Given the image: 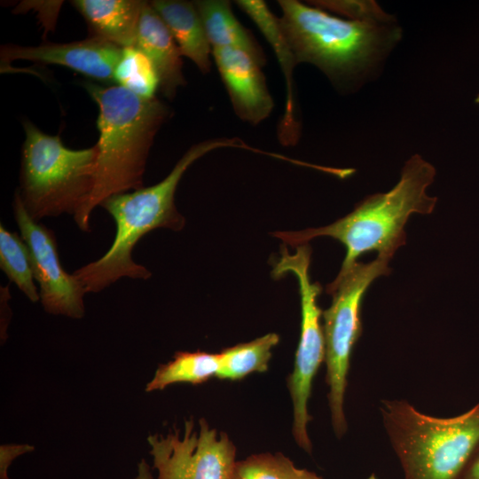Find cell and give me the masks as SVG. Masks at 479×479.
Instances as JSON below:
<instances>
[{
  "label": "cell",
  "mask_w": 479,
  "mask_h": 479,
  "mask_svg": "<svg viewBox=\"0 0 479 479\" xmlns=\"http://www.w3.org/2000/svg\"><path fill=\"white\" fill-rule=\"evenodd\" d=\"M460 479H479V444L467 462Z\"/></svg>",
  "instance_id": "d4e9b609"
},
{
  "label": "cell",
  "mask_w": 479,
  "mask_h": 479,
  "mask_svg": "<svg viewBox=\"0 0 479 479\" xmlns=\"http://www.w3.org/2000/svg\"><path fill=\"white\" fill-rule=\"evenodd\" d=\"M315 7L326 12L342 14L348 20H375L392 22L394 20L385 13L373 1H310Z\"/></svg>",
  "instance_id": "603a6c76"
},
{
  "label": "cell",
  "mask_w": 479,
  "mask_h": 479,
  "mask_svg": "<svg viewBox=\"0 0 479 479\" xmlns=\"http://www.w3.org/2000/svg\"><path fill=\"white\" fill-rule=\"evenodd\" d=\"M193 3L212 49H239L248 53L262 67L266 64L263 48L251 31L238 20L230 1L196 0Z\"/></svg>",
  "instance_id": "e0dca14e"
},
{
  "label": "cell",
  "mask_w": 479,
  "mask_h": 479,
  "mask_svg": "<svg viewBox=\"0 0 479 479\" xmlns=\"http://www.w3.org/2000/svg\"><path fill=\"white\" fill-rule=\"evenodd\" d=\"M140 0H75L74 7L86 20L90 36L122 49L135 47L142 7Z\"/></svg>",
  "instance_id": "9a60e30c"
},
{
  "label": "cell",
  "mask_w": 479,
  "mask_h": 479,
  "mask_svg": "<svg viewBox=\"0 0 479 479\" xmlns=\"http://www.w3.org/2000/svg\"><path fill=\"white\" fill-rule=\"evenodd\" d=\"M279 342V336L269 333L253 341L239 343L223 349L219 354L216 378L238 381L252 373L268 370L271 349Z\"/></svg>",
  "instance_id": "d6986e66"
},
{
  "label": "cell",
  "mask_w": 479,
  "mask_h": 479,
  "mask_svg": "<svg viewBox=\"0 0 479 479\" xmlns=\"http://www.w3.org/2000/svg\"><path fill=\"white\" fill-rule=\"evenodd\" d=\"M23 128L18 192L26 211L36 222L63 214L75 216L94 188L96 146L67 148L59 136L43 132L28 120Z\"/></svg>",
  "instance_id": "8992f818"
},
{
  "label": "cell",
  "mask_w": 479,
  "mask_h": 479,
  "mask_svg": "<svg viewBox=\"0 0 479 479\" xmlns=\"http://www.w3.org/2000/svg\"><path fill=\"white\" fill-rule=\"evenodd\" d=\"M366 479H380L378 478L374 474H372L369 477H367Z\"/></svg>",
  "instance_id": "4316f807"
},
{
  "label": "cell",
  "mask_w": 479,
  "mask_h": 479,
  "mask_svg": "<svg viewBox=\"0 0 479 479\" xmlns=\"http://www.w3.org/2000/svg\"><path fill=\"white\" fill-rule=\"evenodd\" d=\"M123 49L104 39L90 36L84 40L36 46L3 45L1 63L24 59L60 65L98 82H114V69Z\"/></svg>",
  "instance_id": "8fae6325"
},
{
  "label": "cell",
  "mask_w": 479,
  "mask_h": 479,
  "mask_svg": "<svg viewBox=\"0 0 479 479\" xmlns=\"http://www.w3.org/2000/svg\"><path fill=\"white\" fill-rule=\"evenodd\" d=\"M475 103L479 104V94L477 95V97L475 98Z\"/></svg>",
  "instance_id": "83f0119b"
},
{
  "label": "cell",
  "mask_w": 479,
  "mask_h": 479,
  "mask_svg": "<svg viewBox=\"0 0 479 479\" xmlns=\"http://www.w3.org/2000/svg\"><path fill=\"white\" fill-rule=\"evenodd\" d=\"M224 147L251 150L240 137H216L192 145L169 174L149 187L113 195L101 203L115 224L109 249L98 259L75 271L86 294L104 290L122 278L147 279L151 272L133 260L138 241L158 228L176 232L185 226V217L175 205L177 187L187 169L208 153Z\"/></svg>",
  "instance_id": "7a4b0ae2"
},
{
  "label": "cell",
  "mask_w": 479,
  "mask_h": 479,
  "mask_svg": "<svg viewBox=\"0 0 479 479\" xmlns=\"http://www.w3.org/2000/svg\"><path fill=\"white\" fill-rule=\"evenodd\" d=\"M0 268L32 302L40 301L30 252L22 237L0 225Z\"/></svg>",
  "instance_id": "ffe728a7"
},
{
  "label": "cell",
  "mask_w": 479,
  "mask_h": 479,
  "mask_svg": "<svg viewBox=\"0 0 479 479\" xmlns=\"http://www.w3.org/2000/svg\"><path fill=\"white\" fill-rule=\"evenodd\" d=\"M114 79L118 86L145 99L155 98L159 89V78L153 64L135 47L123 49Z\"/></svg>",
  "instance_id": "7402d4cb"
},
{
  "label": "cell",
  "mask_w": 479,
  "mask_h": 479,
  "mask_svg": "<svg viewBox=\"0 0 479 479\" xmlns=\"http://www.w3.org/2000/svg\"><path fill=\"white\" fill-rule=\"evenodd\" d=\"M212 57L237 116L251 125L267 119L274 101L262 66L248 53L234 48L212 49Z\"/></svg>",
  "instance_id": "7c38bea8"
},
{
  "label": "cell",
  "mask_w": 479,
  "mask_h": 479,
  "mask_svg": "<svg viewBox=\"0 0 479 479\" xmlns=\"http://www.w3.org/2000/svg\"><path fill=\"white\" fill-rule=\"evenodd\" d=\"M135 48L153 64L159 78V90L173 99L179 87L185 85L180 50L166 25L151 6L144 2Z\"/></svg>",
  "instance_id": "5bb4252c"
},
{
  "label": "cell",
  "mask_w": 479,
  "mask_h": 479,
  "mask_svg": "<svg viewBox=\"0 0 479 479\" xmlns=\"http://www.w3.org/2000/svg\"><path fill=\"white\" fill-rule=\"evenodd\" d=\"M311 247L309 243L295 247L289 254L286 244L280 256L273 264L271 274L279 279L291 272L298 280L301 299V332L295 351L293 372L287 380L293 403L292 433L297 445L308 454L312 452V444L307 425L312 420L308 411L314 377L325 360V342L321 323L322 310L318 298L322 292L318 282H312L310 276Z\"/></svg>",
  "instance_id": "ba28073f"
},
{
  "label": "cell",
  "mask_w": 479,
  "mask_h": 479,
  "mask_svg": "<svg viewBox=\"0 0 479 479\" xmlns=\"http://www.w3.org/2000/svg\"><path fill=\"white\" fill-rule=\"evenodd\" d=\"M34 447L29 444H4L0 447V479H11L8 469L19 456L30 452Z\"/></svg>",
  "instance_id": "cb8c5ba5"
},
{
  "label": "cell",
  "mask_w": 479,
  "mask_h": 479,
  "mask_svg": "<svg viewBox=\"0 0 479 479\" xmlns=\"http://www.w3.org/2000/svg\"><path fill=\"white\" fill-rule=\"evenodd\" d=\"M240 7L263 35L280 64L286 82L285 110L278 125V137L283 145H294L300 137L301 124L297 114L293 71L297 65L295 57L285 37L279 17L263 0H238Z\"/></svg>",
  "instance_id": "4fadbf2b"
},
{
  "label": "cell",
  "mask_w": 479,
  "mask_h": 479,
  "mask_svg": "<svg viewBox=\"0 0 479 479\" xmlns=\"http://www.w3.org/2000/svg\"><path fill=\"white\" fill-rule=\"evenodd\" d=\"M229 479H323L316 473L297 467L283 453L252 454L237 460Z\"/></svg>",
  "instance_id": "44dd1931"
},
{
  "label": "cell",
  "mask_w": 479,
  "mask_h": 479,
  "mask_svg": "<svg viewBox=\"0 0 479 479\" xmlns=\"http://www.w3.org/2000/svg\"><path fill=\"white\" fill-rule=\"evenodd\" d=\"M157 479H229L236 463V447L226 433H218L204 418L199 429L186 420L185 429L147 437Z\"/></svg>",
  "instance_id": "9c48e42d"
},
{
  "label": "cell",
  "mask_w": 479,
  "mask_h": 479,
  "mask_svg": "<svg viewBox=\"0 0 479 479\" xmlns=\"http://www.w3.org/2000/svg\"><path fill=\"white\" fill-rule=\"evenodd\" d=\"M176 41L182 56L191 59L204 75L211 71L212 47L193 2H149Z\"/></svg>",
  "instance_id": "2e32d148"
},
{
  "label": "cell",
  "mask_w": 479,
  "mask_h": 479,
  "mask_svg": "<svg viewBox=\"0 0 479 479\" xmlns=\"http://www.w3.org/2000/svg\"><path fill=\"white\" fill-rule=\"evenodd\" d=\"M134 479H153L151 467L145 459L138 462L137 475Z\"/></svg>",
  "instance_id": "484cf974"
},
{
  "label": "cell",
  "mask_w": 479,
  "mask_h": 479,
  "mask_svg": "<svg viewBox=\"0 0 479 479\" xmlns=\"http://www.w3.org/2000/svg\"><path fill=\"white\" fill-rule=\"evenodd\" d=\"M379 411L404 479H460L479 444V403L440 418L404 399H382Z\"/></svg>",
  "instance_id": "5b68a950"
},
{
  "label": "cell",
  "mask_w": 479,
  "mask_h": 479,
  "mask_svg": "<svg viewBox=\"0 0 479 479\" xmlns=\"http://www.w3.org/2000/svg\"><path fill=\"white\" fill-rule=\"evenodd\" d=\"M435 176V168L415 154L405 162L398 183L390 191L367 196L334 223L303 231L275 232L272 235L295 247L321 236L339 240L346 248V255L338 274L346 272L359 256L370 251L393 257L405 245L404 226L411 215L433 212L437 198L428 196L426 190Z\"/></svg>",
  "instance_id": "3957f363"
},
{
  "label": "cell",
  "mask_w": 479,
  "mask_h": 479,
  "mask_svg": "<svg viewBox=\"0 0 479 479\" xmlns=\"http://www.w3.org/2000/svg\"><path fill=\"white\" fill-rule=\"evenodd\" d=\"M392 256L378 254L369 263L357 262L326 286L331 305L322 311L325 342L326 381L334 435L341 439L348 430L344 397L348 386L350 356L362 334L361 305L364 295L377 278L389 275Z\"/></svg>",
  "instance_id": "52a82bcc"
},
{
  "label": "cell",
  "mask_w": 479,
  "mask_h": 479,
  "mask_svg": "<svg viewBox=\"0 0 479 479\" xmlns=\"http://www.w3.org/2000/svg\"><path fill=\"white\" fill-rule=\"evenodd\" d=\"M98 106L94 188L74 216L82 232L90 231V215L107 198L140 189L150 148L170 108L156 97L142 98L118 85L82 83Z\"/></svg>",
  "instance_id": "6da1fadb"
},
{
  "label": "cell",
  "mask_w": 479,
  "mask_h": 479,
  "mask_svg": "<svg viewBox=\"0 0 479 479\" xmlns=\"http://www.w3.org/2000/svg\"><path fill=\"white\" fill-rule=\"evenodd\" d=\"M218 369V353L178 351L170 361L159 365L145 391L162 390L177 383L201 384L216 377Z\"/></svg>",
  "instance_id": "ac0fdd59"
},
{
  "label": "cell",
  "mask_w": 479,
  "mask_h": 479,
  "mask_svg": "<svg viewBox=\"0 0 479 479\" xmlns=\"http://www.w3.org/2000/svg\"><path fill=\"white\" fill-rule=\"evenodd\" d=\"M281 30L297 64L310 63L342 84L371 67L400 38L391 22L344 20L296 0H279Z\"/></svg>",
  "instance_id": "277c9868"
},
{
  "label": "cell",
  "mask_w": 479,
  "mask_h": 479,
  "mask_svg": "<svg viewBox=\"0 0 479 479\" xmlns=\"http://www.w3.org/2000/svg\"><path fill=\"white\" fill-rule=\"evenodd\" d=\"M13 212L20 236L30 252L44 310L53 315L82 318L85 312L83 298L86 292L75 275L63 269L54 232L30 217L18 190L14 196Z\"/></svg>",
  "instance_id": "30bf717a"
}]
</instances>
